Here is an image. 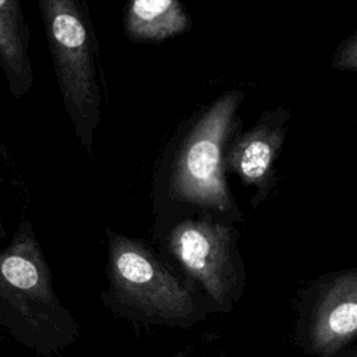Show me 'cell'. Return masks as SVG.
Returning <instances> with one entry per match:
<instances>
[{
    "label": "cell",
    "instance_id": "ba28073f",
    "mask_svg": "<svg viewBox=\"0 0 357 357\" xmlns=\"http://www.w3.org/2000/svg\"><path fill=\"white\" fill-rule=\"evenodd\" d=\"M31 35L21 0H0V70L14 99L26 96L35 82Z\"/></svg>",
    "mask_w": 357,
    "mask_h": 357
},
{
    "label": "cell",
    "instance_id": "52a82bcc",
    "mask_svg": "<svg viewBox=\"0 0 357 357\" xmlns=\"http://www.w3.org/2000/svg\"><path fill=\"white\" fill-rule=\"evenodd\" d=\"M357 328V275L347 271L321 291L308 326L312 350L329 357L349 343Z\"/></svg>",
    "mask_w": 357,
    "mask_h": 357
},
{
    "label": "cell",
    "instance_id": "277c9868",
    "mask_svg": "<svg viewBox=\"0 0 357 357\" xmlns=\"http://www.w3.org/2000/svg\"><path fill=\"white\" fill-rule=\"evenodd\" d=\"M244 98L240 89L225 92L192 126L177 152L170 180L178 199L218 212L236 209L225 181L223 155Z\"/></svg>",
    "mask_w": 357,
    "mask_h": 357
},
{
    "label": "cell",
    "instance_id": "3957f363",
    "mask_svg": "<svg viewBox=\"0 0 357 357\" xmlns=\"http://www.w3.org/2000/svg\"><path fill=\"white\" fill-rule=\"evenodd\" d=\"M107 272L114 300L145 321L181 325L197 315L188 286L138 240L109 230Z\"/></svg>",
    "mask_w": 357,
    "mask_h": 357
},
{
    "label": "cell",
    "instance_id": "8992f818",
    "mask_svg": "<svg viewBox=\"0 0 357 357\" xmlns=\"http://www.w3.org/2000/svg\"><path fill=\"white\" fill-rule=\"evenodd\" d=\"M290 113L284 107L265 110L248 131L233 134L225 146V172L236 173L244 185L257 188L252 205L265 199L276 185L275 163L287 131Z\"/></svg>",
    "mask_w": 357,
    "mask_h": 357
},
{
    "label": "cell",
    "instance_id": "8fae6325",
    "mask_svg": "<svg viewBox=\"0 0 357 357\" xmlns=\"http://www.w3.org/2000/svg\"><path fill=\"white\" fill-rule=\"evenodd\" d=\"M6 236H7V229L4 227L3 219H1V215H0V238H6Z\"/></svg>",
    "mask_w": 357,
    "mask_h": 357
},
{
    "label": "cell",
    "instance_id": "5b68a950",
    "mask_svg": "<svg viewBox=\"0 0 357 357\" xmlns=\"http://www.w3.org/2000/svg\"><path fill=\"white\" fill-rule=\"evenodd\" d=\"M236 236L234 227L209 216L183 220L169 236V250L178 265L222 307H229L240 290Z\"/></svg>",
    "mask_w": 357,
    "mask_h": 357
},
{
    "label": "cell",
    "instance_id": "9c48e42d",
    "mask_svg": "<svg viewBox=\"0 0 357 357\" xmlns=\"http://www.w3.org/2000/svg\"><path fill=\"white\" fill-rule=\"evenodd\" d=\"M191 29L180 0H128L124 33L132 42L156 43Z\"/></svg>",
    "mask_w": 357,
    "mask_h": 357
},
{
    "label": "cell",
    "instance_id": "6da1fadb",
    "mask_svg": "<svg viewBox=\"0 0 357 357\" xmlns=\"http://www.w3.org/2000/svg\"><path fill=\"white\" fill-rule=\"evenodd\" d=\"M0 335L40 357L73 344L79 328L61 304L39 240L21 220L0 250Z\"/></svg>",
    "mask_w": 357,
    "mask_h": 357
},
{
    "label": "cell",
    "instance_id": "7a4b0ae2",
    "mask_svg": "<svg viewBox=\"0 0 357 357\" xmlns=\"http://www.w3.org/2000/svg\"><path fill=\"white\" fill-rule=\"evenodd\" d=\"M57 86L74 132L91 153L100 123L98 42L84 0H38Z\"/></svg>",
    "mask_w": 357,
    "mask_h": 357
},
{
    "label": "cell",
    "instance_id": "30bf717a",
    "mask_svg": "<svg viewBox=\"0 0 357 357\" xmlns=\"http://www.w3.org/2000/svg\"><path fill=\"white\" fill-rule=\"evenodd\" d=\"M332 67L337 70H357V39L356 32H353L349 38H346L335 50L332 59Z\"/></svg>",
    "mask_w": 357,
    "mask_h": 357
}]
</instances>
